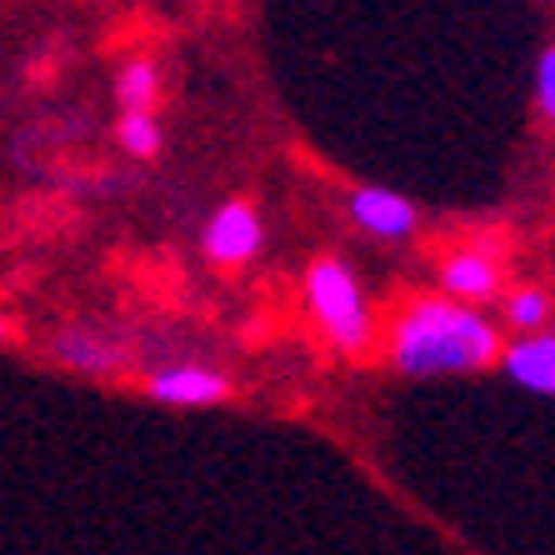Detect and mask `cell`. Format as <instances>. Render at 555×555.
I'll return each instance as SVG.
<instances>
[{
    "label": "cell",
    "mask_w": 555,
    "mask_h": 555,
    "mask_svg": "<svg viewBox=\"0 0 555 555\" xmlns=\"http://www.w3.org/2000/svg\"><path fill=\"white\" fill-rule=\"evenodd\" d=\"M501 356V336L486 315L465 306V300L426 296L405 306L390 336V361L401 375H461V371H486Z\"/></svg>",
    "instance_id": "cell-1"
},
{
    "label": "cell",
    "mask_w": 555,
    "mask_h": 555,
    "mask_svg": "<svg viewBox=\"0 0 555 555\" xmlns=\"http://www.w3.org/2000/svg\"><path fill=\"white\" fill-rule=\"evenodd\" d=\"M306 296H310V315L321 321V331L336 340L340 350H365L371 340V310H365V296L350 266L340 260H315L306 275Z\"/></svg>",
    "instance_id": "cell-2"
},
{
    "label": "cell",
    "mask_w": 555,
    "mask_h": 555,
    "mask_svg": "<svg viewBox=\"0 0 555 555\" xmlns=\"http://www.w3.org/2000/svg\"><path fill=\"white\" fill-rule=\"evenodd\" d=\"M260 250V216L246 206V201H231L220 206L216 220L206 225V256L220 260V266H241Z\"/></svg>",
    "instance_id": "cell-3"
},
{
    "label": "cell",
    "mask_w": 555,
    "mask_h": 555,
    "mask_svg": "<svg viewBox=\"0 0 555 555\" xmlns=\"http://www.w3.org/2000/svg\"><path fill=\"white\" fill-rule=\"evenodd\" d=\"M505 375L526 390H541V396H555V331H520L516 346L501 350Z\"/></svg>",
    "instance_id": "cell-4"
},
{
    "label": "cell",
    "mask_w": 555,
    "mask_h": 555,
    "mask_svg": "<svg viewBox=\"0 0 555 555\" xmlns=\"http://www.w3.org/2000/svg\"><path fill=\"white\" fill-rule=\"evenodd\" d=\"M51 356L65 365V371H80V375H116L126 350L105 331H91V325H70L61 336L51 340Z\"/></svg>",
    "instance_id": "cell-5"
},
{
    "label": "cell",
    "mask_w": 555,
    "mask_h": 555,
    "mask_svg": "<svg viewBox=\"0 0 555 555\" xmlns=\"http://www.w3.org/2000/svg\"><path fill=\"white\" fill-rule=\"evenodd\" d=\"M350 216L361 231L380 235V241H405L415 231V206L396 191H380V185H365L350 195Z\"/></svg>",
    "instance_id": "cell-6"
},
{
    "label": "cell",
    "mask_w": 555,
    "mask_h": 555,
    "mask_svg": "<svg viewBox=\"0 0 555 555\" xmlns=\"http://www.w3.org/2000/svg\"><path fill=\"white\" fill-rule=\"evenodd\" d=\"M151 396L166 405H216L231 396V380L206 365H170L151 375Z\"/></svg>",
    "instance_id": "cell-7"
},
{
    "label": "cell",
    "mask_w": 555,
    "mask_h": 555,
    "mask_svg": "<svg viewBox=\"0 0 555 555\" xmlns=\"http://www.w3.org/2000/svg\"><path fill=\"white\" fill-rule=\"evenodd\" d=\"M440 281H446V291H451L455 300L476 306V300H491L495 291H501V266H495L486 250H455V256L446 260Z\"/></svg>",
    "instance_id": "cell-8"
},
{
    "label": "cell",
    "mask_w": 555,
    "mask_h": 555,
    "mask_svg": "<svg viewBox=\"0 0 555 555\" xmlns=\"http://www.w3.org/2000/svg\"><path fill=\"white\" fill-rule=\"evenodd\" d=\"M116 101L120 111H155V101H160V70H155V61H126L116 76Z\"/></svg>",
    "instance_id": "cell-9"
},
{
    "label": "cell",
    "mask_w": 555,
    "mask_h": 555,
    "mask_svg": "<svg viewBox=\"0 0 555 555\" xmlns=\"http://www.w3.org/2000/svg\"><path fill=\"white\" fill-rule=\"evenodd\" d=\"M116 135H120V145H126V155H135V160H151V155L160 151V126H155L151 111H120Z\"/></svg>",
    "instance_id": "cell-10"
},
{
    "label": "cell",
    "mask_w": 555,
    "mask_h": 555,
    "mask_svg": "<svg viewBox=\"0 0 555 555\" xmlns=\"http://www.w3.org/2000/svg\"><path fill=\"white\" fill-rule=\"evenodd\" d=\"M505 321H511V331H541V325L551 321V296L535 291V285L511 291V296H505Z\"/></svg>",
    "instance_id": "cell-11"
},
{
    "label": "cell",
    "mask_w": 555,
    "mask_h": 555,
    "mask_svg": "<svg viewBox=\"0 0 555 555\" xmlns=\"http://www.w3.org/2000/svg\"><path fill=\"white\" fill-rule=\"evenodd\" d=\"M535 101H541L545 120H555V46L541 55V76H535Z\"/></svg>",
    "instance_id": "cell-12"
},
{
    "label": "cell",
    "mask_w": 555,
    "mask_h": 555,
    "mask_svg": "<svg viewBox=\"0 0 555 555\" xmlns=\"http://www.w3.org/2000/svg\"><path fill=\"white\" fill-rule=\"evenodd\" d=\"M5 336H11V325H5V315H0V340H5Z\"/></svg>",
    "instance_id": "cell-13"
}]
</instances>
